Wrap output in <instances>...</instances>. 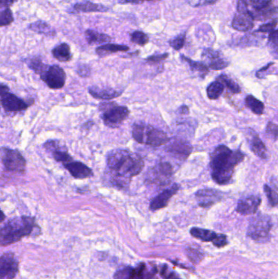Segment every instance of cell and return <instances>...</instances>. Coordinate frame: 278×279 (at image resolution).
Returning <instances> with one entry per match:
<instances>
[{"instance_id":"18","label":"cell","mask_w":278,"mask_h":279,"mask_svg":"<svg viewBox=\"0 0 278 279\" xmlns=\"http://www.w3.org/2000/svg\"><path fill=\"white\" fill-rule=\"evenodd\" d=\"M63 166L65 167V168L67 169L69 172L71 174V176L75 179L83 180L93 176L92 170L81 162L72 161L68 164H63Z\"/></svg>"},{"instance_id":"1","label":"cell","mask_w":278,"mask_h":279,"mask_svg":"<svg viewBox=\"0 0 278 279\" xmlns=\"http://www.w3.org/2000/svg\"><path fill=\"white\" fill-rule=\"evenodd\" d=\"M111 183L118 187L128 186L132 177L139 175L144 163L139 154L128 149H115L106 157Z\"/></svg>"},{"instance_id":"21","label":"cell","mask_w":278,"mask_h":279,"mask_svg":"<svg viewBox=\"0 0 278 279\" xmlns=\"http://www.w3.org/2000/svg\"><path fill=\"white\" fill-rule=\"evenodd\" d=\"M88 92L94 98L103 100V101H111L113 99L121 96L122 92H118V90L113 89L111 87H101L92 86L88 88Z\"/></svg>"},{"instance_id":"26","label":"cell","mask_w":278,"mask_h":279,"mask_svg":"<svg viewBox=\"0 0 278 279\" xmlns=\"http://www.w3.org/2000/svg\"><path fill=\"white\" fill-rule=\"evenodd\" d=\"M85 37L86 41L89 44H101L108 43L112 40L110 35L100 32L96 31L94 29H86L85 31Z\"/></svg>"},{"instance_id":"49","label":"cell","mask_w":278,"mask_h":279,"mask_svg":"<svg viewBox=\"0 0 278 279\" xmlns=\"http://www.w3.org/2000/svg\"><path fill=\"white\" fill-rule=\"evenodd\" d=\"M145 1H156V0H118V2L120 4H139L142 2H145Z\"/></svg>"},{"instance_id":"32","label":"cell","mask_w":278,"mask_h":279,"mask_svg":"<svg viewBox=\"0 0 278 279\" xmlns=\"http://www.w3.org/2000/svg\"><path fill=\"white\" fill-rule=\"evenodd\" d=\"M27 64L29 69H31L34 73L41 75L48 69L49 65H45L43 62L40 56H34L27 60Z\"/></svg>"},{"instance_id":"31","label":"cell","mask_w":278,"mask_h":279,"mask_svg":"<svg viewBox=\"0 0 278 279\" xmlns=\"http://www.w3.org/2000/svg\"><path fill=\"white\" fill-rule=\"evenodd\" d=\"M216 80L221 81L224 85V87H227L233 94H239L240 92H242L241 87H240L238 83L236 82L235 80H233L232 78L229 77L227 75L222 74L219 77H217Z\"/></svg>"},{"instance_id":"43","label":"cell","mask_w":278,"mask_h":279,"mask_svg":"<svg viewBox=\"0 0 278 279\" xmlns=\"http://www.w3.org/2000/svg\"><path fill=\"white\" fill-rule=\"evenodd\" d=\"M277 24H278V21L274 20V21H271V22H268L266 24L261 26L256 32H259V33H269L270 32L271 33V32L274 31Z\"/></svg>"},{"instance_id":"30","label":"cell","mask_w":278,"mask_h":279,"mask_svg":"<svg viewBox=\"0 0 278 279\" xmlns=\"http://www.w3.org/2000/svg\"><path fill=\"white\" fill-rule=\"evenodd\" d=\"M181 59L185 60V62H187L191 68V70L195 72L199 73V75L201 78H204L209 73V67L206 64L203 62H198V61H195V60H191L189 57H186L185 56H181Z\"/></svg>"},{"instance_id":"28","label":"cell","mask_w":278,"mask_h":279,"mask_svg":"<svg viewBox=\"0 0 278 279\" xmlns=\"http://www.w3.org/2000/svg\"><path fill=\"white\" fill-rule=\"evenodd\" d=\"M247 107L257 115H262L264 113V104L259 99L255 98L252 95H248L245 99Z\"/></svg>"},{"instance_id":"20","label":"cell","mask_w":278,"mask_h":279,"mask_svg":"<svg viewBox=\"0 0 278 279\" xmlns=\"http://www.w3.org/2000/svg\"><path fill=\"white\" fill-rule=\"evenodd\" d=\"M232 27L238 31H249L254 27V19L249 13L238 12L234 16Z\"/></svg>"},{"instance_id":"36","label":"cell","mask_w":278,"mask_h":279,"mask_svg":"<svg viewBox=\"0 0 278 279\" xmlns=\"http://www.w3.org/2000/svg\"><path fill=\"white\" fill-rule=\"evenodd\" d=\"M13 22L14 17L12 15V10L10 9L9 7L2 9L0 13V26L7 27L12 24Z\"/></svg>"},{"instance_id":"51","label":"cell","mask_w":278,"mask_h":279,"mask_svg":"<svg viewBox=\"0 0 278 279\" xmlns=\"http://www.w3.org/2000/svg\"><path fill=\"white\" fill-rule=\"evenodd\" d=\"M179 112L181 114H188V113H190V109H189L187 106H180V109H179Z\"/></svg>"},{"instance_id":"47","label":"cell","mask_w":278,"mask_h":279,"mask_svg":"<svg viewBox=\"0 0 278 279\" xmlns=\"http://www.w3.org/2000/svg\"><path fill=\"white\" fill-rule=\"evenodd\" d=\"M77 73L81 77H89L91 75V69L86 64H81L78 66Z\"/></svg>"},{"instance_id":"37","label":"cell","mask_w":278,"mask_h":279,"mask_svg":"<svg viewBox=\"0 0 278 279\" xmlns=\"http://www.w3.org/2000/svg\"><path fill=\"white\" fill-rule=\"evenodd\" d=\"M264 192L266 195L268 200H269V204L272 207H276L278 205V193L275 190H273L271 187H269L268 185L264 186Z\"/></svg>"},{"instance_id":"40","label":"cell","mask_w":278,"mask_h":279,"mask_svg":"<svg viewBox=\"0 0 278 279\" xmlns=\"http://www.w3.org/2000/svg\"><path fill=\"white\" fill-rule=\"evenodd\" d=\"M267 135L273 138L274 140H278V125L273 122H269L266 127Z\"/></svg>"},{"instance_id":"29","label":"cell","mask_w":278,"mask_h":279,"mask_svg":"<svg viewBox=\"0 0 278 279\" xmlns=\"http://www.w3.org/2000/svg\"><path fill=\"white\" fill-rule=\"evenodd\" d=\"M224 85L216 80L215 82L211 83L206 88V93L210 100H217L221 97L224 91Z\"/></svg>"},{"instance_id":"13","label":"cell","mask_w":278,"mask_h":279,"mask_svg":"<svg viewBox=\"0 0 278 279\" xmlns=\"http://www.w3.org/2000/svg\"><path fill=\"white\" fill-rule=\"evenodd\" d=\"M202 59L204 64H206L210 69L213 70H220L228 67V60L223 57L222 53L219 51H215L211 48H206L202 53Z\"/></svg>"},{"instance_id":"12","label":"cell","mask_w":278,"mask_h":279,"mask_svg":"<svg viewBox=\"0 0 278 279\" xmlns=\"http://www.w3.org/2000/svg\"><path fill=\"white\" fill-rule=\"evenodd\" d=\"M18 272V262L12 253H5L0 259V279H13Z\"/></svg>"},{"instance_id":"6","label":"cell","mask_w":278,"mask_h":279,"mask_svg":"<svg viewBox=\"0 0 278 279\" xmlns=\"http://www.w3.org/2000/svg\"><path fill=\"white\" fill-rule=\"evenodd\" d=\"M272 219L268 215L259 214L250 220L247 236L258 243H266L270 238Z\"/></svg>"},{"instance_id":"38","label":"cell","mask_w":278,"mask_h":279,"mask_svg":"<svg viewBox=\"0 0 278 279\" xmlns=\"http://www.w3.org/2000/svg\"><path fill=\"white\" fill-rule=\"evenodd\" d=\"M187 255L189 259L195 264L200 262L201 259L203 258V253L201 252L199 249H196V248H188Z\"/></svg>"},{"instance_id":"14","label":"cell","mask_w":278,"mask_h":279,"mask_svg":"<svg viewBox=\"0 0 278 279\" xmlns=\"http://www.w3.org/2000/svg\"><path fill=\"white\" fill-rule=\"evenodd\" d=\"M223 195V193L215 189H201L197 190L195 197L200 207L208 208L221 202Z\"/></svg>"},{"instance_id":"52","label":"cell","mask_w":278,"mask_h":279,"mask_svg":"<svg viewBox=\"0 0 278 279\" xmlns=\"http://www.w3.org/2000/svg\"><path fill=\"white\" fill-rule=\"evenodd\" d=\"M4 214H3V212H2V219H1V222H3V220H4Z\"/></svg>"},{"instance_id":"19","label":"cell","mask_w":278,"mask_h":279,"mask_svg":"<svg viewBox=\"0 0 278 279\" xmlns=\"http://www.w3.org/2000/svg\"><path fill=\"white\" fill-rule=\"evenodd\" d=\"M110 10V7L105 5L98 4L90 2L88 0H84L83 2H77L73 5L70 9H68L69 13H81V12H106Z\"/></svg>"},{"instance_id":"39","label":"cell","mask_w":278,"mask_h":279,"mask_svg":"<svg viewBox=\"0 0 278 279\" xmlns=\"http://www.w3.org/2000/svg\"><path fill=\"white\" fill-rule=\"evenodd\" d=\"M185 44V34H180L169 41V44L175 50L179 51Z\"/></svg>"},{"instance_id":"16","label":"cell","mask_w":278,"mask_h":279,"mask_svg":"<svg viewBox=\"0 0 278 279\" xmlns=\"http://www.w3.org/2000/svg\"><path fill=\"white\" fill-rule=\"evenodd\" d=\"M261 202L262 200L259 196L249 195L247 197H242L238 201L236 211L244 216L254 215L258 212Z\"/></svg>"},{"instance_id":"23","label":"cell","mask_w":278,"mask_h":279,"mask_svg":"<svg viewBox=\"0 0 278 279\" xmlns=\"http://www.w3.org/2000/svg\"><path fill=\"white\" fill-rule=\"evenodd\" d=\"M52 54L54 58L60 62H68L72 60L73 55L70 45L66 43H62L53 48Z\"/></svg>"},{"instance_id":"22","label":"cell","mask_w":278,"mask_h":279,"mask_svg":"<svg viewBox=\"0 0 278 279\" xmlns=\"http://www.w3.org/2000/svg\"><path fill=\"white\" fill-rule=\"evenodd\" d=\"M250 149L257 157L261 159H267V148L264 142L260 139L257 133H251V138L250 140Z\"/></svg>"},{"instance_id":"4","label":"cell","mask_w":278,"mask_h":279,"mask_svg":"<svg viewBox=\"0 0 278 279\" xmlns=\"http://www.w3.org/2000/svg\"><path fill=\"white\" fill-rule=\"evenodd\" d=\"M132 138L139 144L154 147L165 145L170 140L165 132L143 123H137L133 125Z\"/></svg>"},{"instance_id":"3","label":"cell","mask_w":278,"mask_h":279,"mask_svg":"<svg viewBox=\"0 0 278 279\" xmlns=\"http://www.w3.org/2000/svg\"><path fill=\"white\" fill-rule=\"evenodd\" d=\"M35 226V221L33 217H16L10 220L1 228V246L5 247L17 243L23 237L31 234Z\"/></svg>"},{"instance_id":"33","label":"cell","mask_w":278,"mask_h":279,"mask_svg":"<svg viewBox=\"0 0 278 279\" xmlns=\"http://www.w3.org/2000/svg\"><path fill=\"white\" fill-rule=\"evenodd\" d=\"M51 154H52L53 159H55L56 161L60 162V163H62L63 164H68V163L73 161V158L68 153L66 147L52 152Z\"/></svg>"},{"instance_id":"46","label":"cell","mask_w":278,"mask_h":279,"mask_svg":"<svg viewBox=\"0 0 278 279\" xmlns=\"http://www.w3.org/2000/svg\"><path fill=\"white\" fill-rule=\"evenodd\" d=\"M168 53H163V54H157V55L150 56L145 59V61L150 63H159L161 61L165 60L168 57Z\"/></svg>"},{"instance_id":"8","label":"cell","mask_w":278,"mask_h":279,"mask_svg":"<svg viewBox=\"0 0 278 279\" xmlns=\"http://www.w3.org/2000/svg\"><path fill=\"white\" fill-rule=\"evenodd\" d=\"M2 163L5 168L8 171L24 173L27 168V162L24 157L17 149H8L2 147L1 149Z\"/></svg>"},{"instance_id":"41","label":"cell","mask_w":278,"mask_h":279,"mask_svg":"<svg viewBox=\"0 0 278 279\" xmlns=\"http://www.w3.org/2000/svg\"><path fill=\"white\" fill-rule=\"evenodd\" d=\"M133 268L125 267L122 270H119L115 273V275L113 276L114 279H131L132 276V271Z\"/></svg>"},{"instance_id":"10","label":"cell","mask_w":278,"mask_h":279,"mask_svg":"<svg viewBox=\"0 0 278 279\" xmlns=\"http://www.w3.org/2000/svg\"><path fill=\"white\" fill-rule=\"evenodd\" d=\"M40 79L52 89H60L65 84L66 75L60 66L53 65L48 66L40 75Z\"/></svg>"},{"instance_id":"9","label":"cell","mask_w":278,"mask_h":279,"mask_svg":"<svg viewBox=\"0 0 278 279\" xmlns=\"http://www.w3.org/2000/svg\"><path fill=\"white\" fill-rule=\"evenodd\" d=\"M0 97L2 107L7 113H17L24 111L30 106V104L27 103L15 94L11 93L8 87L3 84H1Z\"/></svg>"},{"instance_id":"27","label":"cell","mask_w":278,"mask_h":279,"mask_svg":"<svg viewBox=\"0 0 278 279\" xmlns=\"http://www.w3.org/2000/svg\"><path fill=\"white\" fill-rule=\"evenodd\" d=\"M190 233L193 237H195V238H197L202 242H213L214 239L217 236V233L214 231H211L209 229L197 228V227H195V228L190 229Z\"/></svg>"},{"instance_id":"44","label":"cell","mask_w":278,"mask_h":279,"mask_svg":"<svg viewBox=\"0 0 278 279\" xmlns=\"http://www.w3.org/2000/svg\"><path fill=\"white\" fill-rule=\"evenodd\" d=\"M186 1L193 7H199V6L215 4L219 0H186Z\"/></svg>"},{"instance_id":"42","label":"cell","mask_w":278,"mask_h":279,"mask_svg":"<svg viewBox=\"0 0 278 279\" xmlns=\"http://www.w3.org/2000/svg\"><path fill=\"white\" fill-rule=\"evenodd\" d=\"M144 269H145V265L144 263H140L137 268L132 269L131 279H143Z\"/></svg>"},{"instance_id":"5","label":"cell","mask_w":278,"mask_h":279,"mask_svg":"<svg viewBox=\"0 0 278 279\" xmlns=\"http://www.w3.org/2000/svg\"><path fill=\"white\" fill-rule=\"evenodd\" d=\"M101 118L107 127L118 128L129 116L130 111L127 106H118L113 101H103L99 106Z\"/></svg>"},{"instance_id":"35","label":"cell","mask_w":278,"mask_h":279,"mask_svg":"<svg viewBox=\"0 0 278 279\" xmlns=\"http://www.w3.org/2000/svg\"><path fill=\"white\" fill-rule=\"evenodd\" d=\"M269 46L273 56L278 59V29L271 32L269 34Z\"/></svg>"},{"instance_id":"45","label":"cell","mask_w":278,"mask_h":279,"mask_svg":"<svg viewBox=\"0 0 278 279\" xmlns=\"http://www.w3.org/2000/svg\"><path fill=\"white\" fill-rule=\"evenodd\" d=\"M214 245L217 247V248H223L224 246L228 244V241H227V236L224 235L223 233H217L216 238L214 239Z\"/></svg>"},{"instance_id":"34","label":"cell","mask_w":278,"mask_h":279,"mask_svg":"<svg viewBox=\"0 0 278 279\" xmlns=\"http://www.w3.org/2000/svg\"><path fill=\"white\" fill-rule=\"evenodd\" d=\"M130 36H131V41L133 44H137L139 46H145L147 44H149V36L145 33L140 31V30H136V31L132 32Z\"/></svg>"},{"instance_id":"17","label":"cell","mask_w":278,"mask_h":279,"mask_svg":"<svg viewBox=\"0 0 278 279\" xmlns=\"http://www.w3.org/2000/svg\"><path fill=\"white\" fill-rule=\"evenodd\" d=\"M180 186L178 184H174L170 187L163 190L158 196L152 200L149 205V209L155 212L167 206L170 198L180 190Z\"/></svg>"},{"instance_id":"24","label":"cell","mask_w":278,"mask_h":279,"mask_svg":"<svg viewBox=\"0 0 278 279\" xmlns=\"http://www.w3.org/2000/svg\"><path fill=\"white\" fill-rule=\"evenodd\" d=\"M29 29L35 32L37 34H43L47 37H54L56 35L55 29L51 27L50 25L43 21H37L29 25Z\"/></svg>"},{"instance_id":"25","label":"cell","mask_w":278,"mask_h":279,"mask_svg":"<svg viewBox=\"0 0 278 279\" xmlns=\"http://www.w3.org/2000/svg\"><path fill=\"white\" fill-rule=\"evenodd\" d=\"M129 47L122 44H106L96 48V53L100 56H106L119 52H127Z\"/></svg>"},{"instance_id":"2","label":"cell","mask_w":278,"mask_h":279,"mask_svg":"<svg viewBox=\"0 0 278 279\" xmlns=\"http://www.w3.org/2000/svg\"><path fill=\"white\" fill-rule=\"evenodd\" d=\"M244 159L245 154L240 149L233 151L226 145L216 147L211 154V178L221 186L228 185L233 179L234 168Z\"/></svg>"},{"instance_id":"50","label":"cell","mask_w":278,"mask_h":279,"mask_svg":"<svg viewBox=\"0 0 278 279\" xmlns=\"http://www.w3.org/2000/svg\"><path fill=\"white\" fill-rule=\"evenodd\" d=\"M15 0H0V6L2 8H7L14 3Z\"/></svg>"},{"instance_id":"48","label":"cell","mask_w":278,"mask_h":279,"mask_svg":"<svg viewBox=\"0 0 278 279\" xmlns=\"http://www.w3.org/2000/svg\"><path fill=\"white\" fill-rule=\"evenodd\" d=\"M161 275L165 279H180L177 277V275H175V273L169 272L167 265L163 268Z\"/></svg>"},{"instance_id":"15","label":"cell","mask_w":278,"mask_h":279,"mask_svg":"<svg viewBox=\"0 0 278 279\" xmlns=\"http://www.w3.org/2000/svg\"><path fill=\"white\" fill-rule=\"evenodd\" d=\"M166 149L168 153H170L174 156L185 160L191 154L193 147L187 140L175 138L170 140V141L167 144Z\"/></svg>"},{"instance_id":"11","label":"cell","mask_w":278,"mask_h":279,"mask_svg":"<svg viewBox=\"0 0 278 279\" xmlns=\"http://www.w3.org/2000/svg\"><path fill=\"white\" fill-rule=\"evenodd\" d=\"M273 0H238V12L249 13L255 20L267 7L271 6Z\"/></svg>"},{"instance_id":"7","label":"cell","mask_w":278,"mask_h":279,"mask_svg":"<svg viewBox=\"0 0 278 279\" xmlns=\"http://www.w3.org/2000/svg\"><path fill=\"white\" fill-rule=\"evenodd\" d=\"M174 170L167 162H162L146 171L144 182L148 185L165 186L171 183Z\"/></svg>"}]
</instances>
